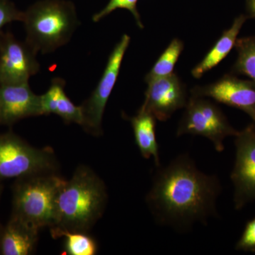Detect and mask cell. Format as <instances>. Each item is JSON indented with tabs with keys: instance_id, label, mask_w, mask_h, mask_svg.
<instances>
[{
	"instance_id": "3957f363",
	"label": "cell",
	"mask_w": 255,
	"mask_h": 255,
	"mask_svg": "<svg viewBox=\"0 0 255 255\" xmlns=\"http://www.w3.org/2000/svg\"><path fill=\"white\" fill-rule=\"evenodd\" d=\"M26 42L36 53L54 52L66 44L78 26L73 3L63 0H43L23 12Z\"/></svg>"
},
{
	"instance_id": "52a82bcc",
	"label": "cell",
	"mask_w": 255,
	"mask_h": 255,
	"mask_svg": "<svg viewBox=\"0 0 255 255\" xmlns=\"http://www.w3.org/2000/svg\"><path fill=\"white\" fill-rule=\"evenodd\" d=\"M130 43V37L123 35L111 53L105 71L95 90L81 105L83 114L82 127L92 135H100L102 133V120L106 106L119 78L124 57Z\"/></svg>"
},
{
	"instance_id": "6da1fadb",
	"label": "cell",
	"mask_w": 255,
	"mask_h": 255,
	"mask_svg": "<svg viewBox=\"0 0 255 255\" xmlns=\"http://www.w3.org/2000/svg\"><path fill=\"white\" fill-rule=\"evenodd\" d=\"M157 168L146 202L159 225L183 232L217 216L216 201L222 190L217 176L201 172L187 154Z\"/></svg>"
},
{
	"instance_id": "8fae6325",
	"label": "cell",
	"mask_w": 255,
	"mask_h": 255,
	"mask_svg": "<svg viewBox=\"0 0 255 255\" xmlns=\"http://www.w3.org/2000/svg\"><path fill=\"white\" fill-rule=\"evenodd\" d=\"M191 95L210 97L216 102L246 112L255 122V83L226 75L218 81L205 86H196Z\"/></svg>"
},
{
	"instance_id": "7402d4cb",
	"label": "cell",
	"mask_w": 255,
	"mask_h": 255,
	"mask_svg": "<svg viewBox=\"0 0 255 255\" xmlns=\"http://www.w3.org/2000/svg\"><path fill=\"white\" fill-rule=\"evenodd\" d=\"M238 251L255 252V218L247 223L244 231L236 246Z\"/></svg>"
},
{
	"instance_id": "ba28073f",
	"label": "cell",
	"mask_w": 255,
	"mask_h": 255,
	"mask_svg": "<svg viewBox=\"0 0 255 255\" xmlns=\"http://www.w3.org/2000/svg\"><path fill=\"white\" fill-rule=\"evenodd\" d=\"M236 158L231 173L235 208L241 209L255 200V126H248L236 136Z\"/></svg>"
},
{
	"instance_id": "30bf717a",
	"label": "cell",
	"mask_w": 255,
	"mask_h": 255,
	"mask_svg": "<svg viewBox=\"0 0 255 255\" xmlns=\"http://www.w3.org/2000/svg\"><path fill=\"white\" fill-rule=\"evenodd\" d=\"M147 84L145 101L140 109L152 114L157 120L166 122L174 112L185 108L189 100L187 88L177 73Z\"/></svg>"
},
{
	"instance_id": "d6986e66",
	"label": "cell",
	"mask_w": 255,
	"mask_h": 255,
	"mask_svg": "<svg viewBox=\"0 0 255 255\" xmlns=\"http://www.w3.org/2000/svg\"><path fill=\"white\" fill-rule=\"evenodd\" d=\"M64 254L68 255H95L98 251L97 242L88 233L64 232Z\"/></svg>"
},
{
	"instance_id": "ac0fdd59",
	"label": "cell",
	"mask_w": 255,
	"mask_h": 255,
	"mask_svg": "<svg viewBox=\"0 0 255 255\" xmlns=\"http://www.w3.org/2000/svg\"><path fill=\"white\" fill-rule=\"evenodd\" d=\"M235 47L238 58L233 73L246 75L255 83V36L237 39Z\"/></svg>"
},
{
	"instance_id": "603a6c76",
	"label": "cell",
	"mask_w": 255,
	"mask_h": 255,
	"mask_svg": "<svg viewBox=\"0 0 255 255\" xmlns=\"http://www.w3.org/2000/svg\"><path fill=\"white\" fill-rule=\"evenodd\" d=\"M246 8L250 17L255 18V0H246Z\"/></svg>"
},
{
	"instance_id": "8992f818",
	"label": "cell",
	"mask_w": 255,
	"mask_h": 255,
	"mask_svg": "<svg viewBox=\"0 0 255 255\" xmlns=\"http://www.w3.org/2000/svg\"><path fill=\"white\" fill-rule=\"evenodd\" d=\"M238 132L217 105L205 97L191 95L179 122L177 135L191 134L205 137L213 142L216 151L221 152L224 150L225 138L236 136Z\"/></svg>"
},
{
	"instance_id": "44dd1931",
	"label": "cell",
	"mask_w": 255,
	"mask_h": 255,
	"mask_svg": "<svg viewBox=\"0 0 255 255\" xmlns=\"http://www.w3.org/2000/svg\"><path fill=\"white\" fill-rule=\"evenodd\" d=\"M23 12L16 9L9 0H0V33L6 25L13 21H22Z\"/></svg>"
},
{
	"instance_id": "7a4b0ae2",
	"label": "cell",
	"mask_w": 255,
	"mask_h": 255,
	"mask_svg": "<svg viewBox=\"0 0 255 255\" xmlns=\"http://www.w3.org/2000/svg\"><path fill=\"white\" fill-rule=\"evenodd\" d=\"M107 199L103 181L90 167L80 166L60 189L51 236L56 239L64 232L88 233L104 214Z\"/></svg>"
},
{
	"instance_id": "e0dca14e",
	"label": "cell",
	"mask_w": 255,
	"mask_h": 255,
	"mask_svg": "<svg viewBox=\"0 0 255 255\" xmlns=\"http://www.w3.org/2000/svg\"><path fill=\"white\" fill-rule=\"evenodd\" d=\"M184 50V43L179 38H174L165 50L146 75V83L161 78L169 76L174 73V67Z\"/></svg>"
},
{
	"instance_id": "9a60e30c",
	"label": "cell",
	"mask_w": 255,
	"mask_h": 255,
	"mask_svg": "<svg viewBox=\"0 0 255 255\" xmlns=\"http://www.w3.org/2000/svg\"><path fill=\"white\" fill-rule=\"evenodd\" d=\"M248 18V16L241 15L235 18L232 26L223 32L204 59L192 69L191 75L194 78H201L204 74L217 66L227 57L234 48L238 34Z\"/></svg>"
},
{
	"instance_id": "277c9868",
	"label": "cell",
	"mask_w": 255,
	"mask_h": 255,
	"mask_svg": "<svg viewBox=\"0 0 255 255\" xmlns=\"http://www.w3.org/2000/svg\"><path fill=\"white\" fill-rule=\"evenodd\" d=\"M65 182L56 172L15 179L11 216L39 231L43 228H53L56 221L58 195Z\"/></svg>"
},
{
	"instance_id": "5b68a950",
	"label": "cell",
	"mask_w": 255,
	"mask_h": 255,
	"mask_svg": "<svg viewBox=\"0 0 255 255\" xmlns=\"http://www.w3.org/2000/svg\"><path fill=\"white\" fill-rule=\"evenodd\" d=\"M58 162L50 147L36 148L12 132L0 134V181L56 172Z\"/></svg>"
},
{
	"instance_id": "2e32d148",
	"label": "cell",
	"mask_w": 255,
	"mask_h": 255,
	"mask_svg": "<svg viewBox=\"0 0 255 255\" xmlns=\"http://www.w3.org/2000/svg\"><path fill=\"white\" fill-rule=\"evenodd\" d=\"M131 124L135 143L144 158L153 157L156 167L160 165L159 145L156 137V119L154 116L140 109L135 117L128 118Z\"/></svg>"
},
{
	"instance_id": "ffe728a7",
	"label": "cell",
	"mask_w": 255,
	"mask_h": 255,
	"mask_svg": "<svg viewBox=\"0 0 255 255\" xmlns=\"http://www.w3.org/2000/svg\"><path fill=\"white\" fill-rule=\"evenodd\" d=\"M138 0H110V2L103 9L101 10L100 12L97 13L94 15L92 17L94 22H98L102 18L106 17L110 14L112 11H115L117 9H125L128 10L130 13L133 15L137 26L139 28H144L143 23L141 21L140 14L137 9V3Z\"/></svg>"
},
{
	"instance_id": "5bb4252c",
	"label": "cell",
	"mask_w": 255,
	"mask_h": 255,
	"mask_svg": "<svg viewBox=\"0 0 255 255\" xmlns=\"http://www.w3.org/2000/svg\"><path fill=\"white\" fill-rule=\"evenodd\" d=\"M65 82L63 79L55 78L46 93L40 95L41 115L55 114L67 124L82 126L83 114L81 106H76L65 92Z\"/></svg>"
},
{
	"instance_id": "7c38bea8",
	"label": "cell",
	"mask_w": 255,
	"mask_h": 255,
	"mask_svg": "<svg viewBox=\"0 0 255 255\" xmlns=\"http://www.w3.org/2000/svg\"><path fill=\"white\" fill-rule=\"evenodd\" d=\"M37 116H42L40 96L32 92L28 82L0 85V125Z\"/></svg>"
},
{
	"instance_id": "4fadbf2b",
	"label": "cell",
	"mask_w": 255,
	"mask_h": 255,
	"mask_svg": "<svg viewBox=\"0 0 255 255\" xmlns=\"http://www.w3.org/2000/svg\"><path fill=\"white\" fill-rule=\"evenodd\" d=\"M39 230L11 216L0 228V255H29L36 249Z\"/></svg>"
},
{
	"instance_id": "cb8c5ba5",
	"label": "cell",
	"mask_w": 255,
	"mask_h": 255,
	"mask_svg": "<svg viewBox=\"0 0 255 255\" xmlns=\"http://www.w3.org/2000/svg\"><path fill=\"white\" fill-rule=\"evenodd\" d=\"M3 191V186L2 184H1V181H0V199H1V193H2ZM1 227V225L0 224V228Z\"/></svg>"
},
{
	"instance_id": "9c48e42d",
	"label": "cell",
	"mask_w": 255,
	"mask_h": 255,
	"mask_svg": "<svg viewBox=\"0 0 255 255\" xmlns=\"http://www.w3.org/2000/svg\"><path fill=\"white\" fill-rule=\"evenodd\" d=\"M36 52L9 32L0 33V85L28 82L40 70Z\"/></svg>"
},
{
	"instance_id": "d4e9b609",
	"label": "cell",
	"mask_w": 255,
	"mask_h": 255,
	"mask_svg": "<svg viewBox=\"0 0 255 255\" xmlns=\"http://www.w3.org/2000/svg\"><path fill=\"white\" fill-rule=\"evenodd\" d=\"M254 124V125L255 126V122H254V124Z\"/></svg>"
}]
</instances>
